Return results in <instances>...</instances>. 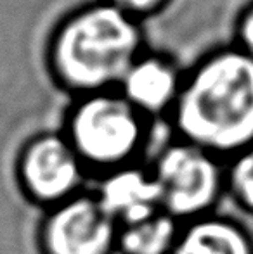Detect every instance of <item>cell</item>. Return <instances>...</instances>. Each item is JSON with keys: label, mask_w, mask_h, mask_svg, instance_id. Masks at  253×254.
Listing matches in <instances>:
<instances>
[{"label": "cell", "mask_w": 253, "mask_h": 254, "mask_svg": "<svg viewBox=\"0 0 253 254\" xmlns=\"http://www.w3.org/2000/svg\"><path fill=\"white\" fill-rule=\"evenodd\" d=\"M90 178L63 131L37 135L17 156L16 180L21 194L44 211L90 189Z\"/></svg>", "instance_id": "5"}, {"label": "cell", "mask_w": 253, "mask_h": 254, "mask_svg": "<svg viewBox=\"0 0 253 254\" xmlns=\"http://www.w3.org/2000/svg\"><path fill=\"white\" fill-rule=\"evenodd\" d=\"M108 2L113 3V5H116L118 9L132 14L134 17H137L139 14L155 10L156 7L162 5L165 0H108Z\"/></svg>", "instance_id": "12"}, {"label": "cell", "mask_w": 253, "mask_h": 254, "mask_svg": "<svg viewBox=\"0 0 253 254\" xmlns=\"http://www.w3.org/2000/svg\"><path fill=\"white\" fill-rule=\"evenodd\" d=\"M182 223L167 211L120 227L118 254H170Z\"/></svg>", "instance_id": "10"}, {"label": "cell", "mask_w": 253, "mask_h": 254, "mask_svg": "<svg viewBox=\"0 0 253 254\" xmlns=\"http://www.w3.org/2000/svg\"><path fill=\"white\" fill-rule=\"evenodd\" d=\"M92 192L118 227L135 223L163 209L146 161L97 177Z\"/></svg>", "instance_id": "7"}, {"label": "cell", "mask_w": 253, "mask_h": 254, "mask_svg": "<svg viewBox=\"0 0 253 254\" xmlns=\"http://www.w3.org/2000/svg\"><path fill=\"white\" fill-rule=\"evenodd\" d=\"M172 118L177 138L224 161L253 145V57L241 49L210 56L182 80Z\"/></svg>", "instance_id": "1"}, {"label": "cell", "mask_w": 253, "mask_h": 254, "mask_svg": "<svg viewBox=\"0 0 253 254\" xmlns=\"http://www.w3.org/2000/svg\"><path fill=\"white\" fill-rule=\"evenodd\" d=\"M182 80L175 67L163 57L141 56L120 81L123 99L141 114L155 116L172 111L179 97Z\"/></svg>", "instance_id": "8"}, {"label": "cell", "mask_w": 253, "mask_h": 254, "mask_svg": "<svg viewBox=\"0 0 253 254\" xmlns=\"http://www.w3.org/2000/svg\"><path fill=\"white\" fill-rule=\"evenodd\" d=\"M226 194L245 213L253 214V145L226 159Z\"/></svg>", "instance_id": "11"}, {"label": "cell", "mask_w": 253, "mask_h": 254, "mask_svg": "<svg viewBox=\"0 0 253 254\" xmlns=\"http://www.w3.org/2000/svg\"><path fill=\"white\" fill-rule=\"evenodd\" d=\"M63 135L90 177L142 163L148 145V118L118 90L82 95L70 109Z\"/></svg>", "instance_id": "3"}, {"label": "cell", "mask_w": 253, "mask_h": 254, "mask_svg": "<svg viewBox=\"0 0 253 254\" xmlns=\"http://www.w3.org/2000/svg\"><path fill=\"white\" fill-rule=\"evenodd\" d=\"M120 227L87 189L44 211L37 227L40 254H118Z\"/></svg>", "instance_id": "6"}, {"label": "cell", "mask_w": 253, "mask_h": 254, "mask_svg": "<svg viewBox=\"0 0 253 254\" xmlns=\"http://www.w3.org/2000/svg\"><path fill=\"white\" fill-rule=\"evenodd\" d=\"M137 17L108 0L71 14L52 40L59 81L82 95L109 92L142 56Z\"/></svg>", "instance_id": "2"}, {"label": "cell", "mask_w": 253, "mask_h": 254, "mask_svg": "<svg viewBox=\"0 0 253 254\" xmlns=\"http://www.w3.org/2000/svg\"><path fill=\"white\" fill-rule=\"evenodd\" d=\"M170 254H253V235L243 223L215 211L182 223Z\"/></svg>", "instance_id": "9"}, {"label": "cell", "mask_w": 253, "mask_h": 254, "mask_svg": "<svg viewBox=\"0 0 253 254\" xmlns=\"http://www.w3.org/2000/svg\"><path fill=\"white\" fill-rule=\"evenodd\" d=\"M148 168L163 211L179 223L215 213L226 194V161L177 137L155 154Z\"/></svg>", "instance_id": "4"}, {"label": "cell", "mask_w": 253, "mask_h": 254, "mask_svg": "<svg viewBox=\"0 0 253 254\" xmlns=\"http://www.w3.org/2000/svg\"><path fill=\"white\" fill-rule=\"evenodd\" d=\"M240 38H241V51L250 54L253 57V7L247 10L240 23Z\"/></svg>", "instance_id": "13"}]
</instances>
